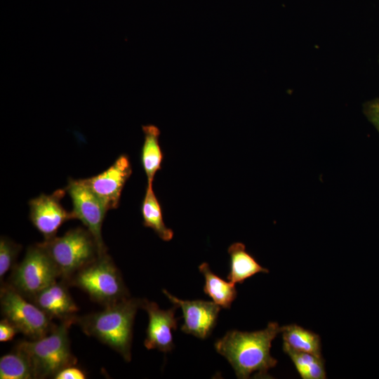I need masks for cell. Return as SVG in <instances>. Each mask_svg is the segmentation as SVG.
Returning <instances> with one entry per match:
<instances>
[{
	"mask_svg": "<svg viewBox=\"0 0 379 379\" xmlns=\"http://www.w3.org/2000/svg\"><path fill=\"white\" fill-rule=\"evenodd\" d=\"M292 360L296 370L302 379H324L326 374L322 357L293 351L284 350Z\"/></svg>",
	"mask_w": 379,
	"mask_h": 379,
	"instance_id": "obj_20",
	"label": "cell"
},
{
	"mask_svg": "<svg viewBox=\"0 0 379 379\" xmlns=\"http://www.w3.org/2000/svg\"><path fill=\"white\" fill-rule=\"evenodd\" d=\"M144 142L141 149V164L147 183H153L154 176L161 168L163 153L159 145L160 131L152 124L142 126Z\"/></svg>",
	"mask_w": 379,
	"mask_h": 379,
	"instance_id": "obj_15",
	"label": "cell"
},
{
	"mask_svg": "<svg viewBox=\"0 0 379 379\" xmlns=\"http://www.w3.org/2000/svg\"><path fill=\"white\" fill-rule=\"evenodd\" d=\"M142 301L128 297L105 306L102 311L77 317L76 324L86 335L107 345L128 362L131 359L134 319Z\"/></svg>",
	"mask_w": 379,
	"mask_h": 379,
	"instance_id": "obj_2",
	"label": "cell"
},
{
	"mask_svg": "<svg viewBox=\"0 0 379 379\" xmlns=\"http://www.w3.org/2000/svg\"><path fill=\"white\" fill-rule=\"evenodd\" d=\"M1 379H32L34 374L27 354L15 345L14 349L0 358Z\"/></svg>",
	"mask_w": 379,
	"mask_h": 379,
	"instance_id": "obj_19",
	"label": "cell"
},
{
	"mask_svg": "<svg viewBox=\"0 0 379 379\" xmlns=\"http://www.w3.org/2000/svg\"><path fill=\"white\" fill-rule=\"evenodd\" d=\"M60 278L57 267L40 243L28 247L24 258L11 270L8 284L31 300Z\"/></svg>",
	"mask_w": 379,
	"mask_h": 379,
	"instance_id": "obj_6",
	"label": "cell"
},
{
	"mask_svg": "<svg viewBox=\"0 0 379 379\" xmlns=\"http://www.w3.org/2000/svg\"><path fill=\"white\" fill-rule=\"evenodd\" d=\"M281 331V327L276 322L254 332L229 331L214 345L231 364L238 378H248L253 373L267 378L268 371L277 363L271 356L270 349L272 340Z\"/></svg>",
	"mask_w": 379,
	"mask_h": 379,
	"instance_id": "obj_1",
	"label": "cell"
},
{
	"mask_svg": "<svg viewBox=\"0 0 379 379\" xmlns=\"http://www.w3.org/2000/svg\"><path fill=\"white\" fill-rule=\"evenodd\" d=\"M22 248L21 245L9 238L1 236L0 239V279L16 265L15 261Z\"/></svg>",
	"mask_w": 379,
	"mask_h": 379,
	"instance_id": "obj_21",
	"label": "cell"
},
{
	"mask_svg": "<svg viewBox=\"0 0 379 379\" xmlns=\"http://www.w3.org/2000/svg\"><path fill=\"white\" fill-rule=\"evenodd\" d=\"M163 293L170 301L182 311L184 324L181 331L200 339L207 338L214 328L220 310V307L214 302L203 300H180L169 293Z\"/></svg>",
	"mask_w": 379,
	"mask_h": 379,
	"instance_id": "obj_11",
	"label": "cell"
},
{
	"mask_svg": "<svg viewBox=\"0 0 379 379\" xmlns=\"http://www.w3.org/2000/svg\"><path fill=\"white\" fill-rule=\"evenodd\" d=\"M19 331L16 326L7 319L4 318L0 321V341L11 340Z\"/></svg>",
	"mask_w": 379,
	"mask_h": 379,
	"instance_id": "obj_23",
	"label": "cell"
},
{
	"mask_svg": "<svg viewBox=\"0 0 379 379\" xmlns=\"http://www.w3.org/2000/svg\"><path fill=\"white\" fill-rule=\"evenodd\" d=\"M199 270L205 278L204 293L220 307L230 309L237 297L235 284L226 281L214 274L206 262L201 264Z\"/></svg>",
	"mask_w": 379,
	"mask_h": 379,
	"instance_id": "obj_18",
	"label": "cell"
},
{
	"mask_svg": "<svg viewBox=\"0 0 379 379\" xmlns=\"http://www.w3.org/2000/svg\"><path fill=\"white\" fill-rule=\"evenodd\" d=\"M66 192L65 189H59L51 194H41L29 201L30 221L44 240L55 237L64 222L74 219L72 211H67L61 204Z\"/></svg>",
	"mask_w": 379,
	"mask_h": 379,
	"instance_id": "obj_9",
	"label": "cell"
},
{
	"mask_svg": "<svg viewBox=\"0 0 379 379\" xmlns=\"http://www.w3.org/2000/svg\"><path fill=\"white\" fill-rule=\"evenodd\" d=\"M230 256V270L227 276L230 281L243 283L246 279L257 273H268L267 268L262 267L256 260L246 250L243 243L235 242L228 248Z\"/></svg>",
	"mask_w": 379,
	"mask_h": 379,
	"instance_id": "obj_14",
	"label": "cell"
},
{
	"mask_svg": "<svg viewBox=\"0 0 379 379\" xmlns=\"http://www.w3.org/2000/svg\"><path fill=\"white\" fill-rule=\"evenodd\" d=\"M68 285L79 288L104 307L129 297L121 272L107 253L77 272Z\"/></svg>",
	"mask_w": 379,
	"mask_h": 379,
	"instance_id": "obj_5",
	"label": "cell"
},
{
	"mask_svg": "<svg viewBox=\"0 0 379 379\" xmlns=\"http://www.w3.org/2000/svg\"><path fill=\"white\" fill-rule=\"evenodd\" d=\"M63 281H56L45 288L30 300L50 318L60 321L76 315L79 307L71 296L68 286Z\"/></svg>",
	"mask_w": 379,
	"mask_h": 379,
	"instance_id": "obj_13",
	"label": "cell"
},
{
	"mask_svg": "<svg viewBox=\"0 0 379 379\" xmlns=\"http://www.w3.org/2000/svg\"><path fill=\"white\" fill-rule=\"evenodd\" d=\"M77 316L65 319L51 331L36 340H21L16 345L27 354L34 378H54L62 369L76 365L77 357L71 350L69 330L76 324Z\"/></svg>",
	"mask_w": 379,
	"mask_h": 379,
	"instance_id": "obj_3",
	"label": "cell"
},
{
	"mask_svg": "<svg viewBox=\"0 0 379 379\" xmlns=\"http://www.w3.org/2000/svg\"><path fill=\"white\" fill-rule=\"evenodd\" d=\"M364 113L379 133V98L366 102L364 105Z\"/></svg>",
	"mask_w": 379,
	"mask_h": 379,
	"instance_id": "obj_22",
	"label": "cell"
},
{
	"mask_svg": "<svg viewBox=\"0 0 379 379\" xmlns=\"http://www.w3.org/2000/svg\"><path fill=\"white\" fill-rule=\"evenodd\" d=\"M131 173L128 157L121 154L105 171L82 180L109 211L118 207L123 188Z\"/></svg>",
	"mask_w": 379,
	"mask_h": 379,
	"instance_id": "obj_10",
	"label": "cell"
},
{
	"mask_svg": "<svg viewBox=\"0 0 379 379\" xmlns=\"http://www.w3.org/2000/svg\"><path fill=\"white\" fill-rule=\"evenodd\" d=\"M53 260L62 281L69 279L100 254L93 234L82 227L68 230L61 237H54L40 243Z\"/></svg>",
	"mask_w": 379,
	"mask_h": 379,
	"instance_id": "obj_4",
	"label": "cell"
},
{
	"mask_svg": "<svg viewBox=\"0 0 379 379\" xmlns=\"http://www.w3.org/2000/svg\"><path fill=\"white\" fill-rule=\"evenodd\" d=\"M86 375L83 370L75 365L67 366L60 371L54 379H84Z\"/></svg>",
	"mask_w": 379,
	"mask_h": 379,
	"instance_id": "obj_24",
	"label": "cell"
},
{
	"mask_svg": "<svg viewBox=\"0 0 379 379\" xmlns=\"http://www.w3.org/2000/svg\"><path fill=\"white\" fill-rule=\"evenodd\" d=\"M65 189L72 199L74 218L81 220L93 234L100 254L107 253L102 237V225L108 210L82 179L69 178Z\"/></svg>",
	"mask_w": 379,
	"mask_h": 379,
	"instance_id": "obj_8",
	"label": "cell"
},
{
	"mask_svg": "<svg viewBox=\"0 0 379 379\" xmlns=\"http://www.w3.org/2000/svg\"><path fill=\"white\" fill-rule=\"evenodd\" d=\"M0 305L4 318L31 340L44 337L55 325L44 312L8 282L1 286Z\"/></svg>",
	"mask_w": 379,
	"mask_h": 379,
	"instance_id": "obj_7",
	"label": "cell"
},
{
	"mask_svg": "<svg viewBox=\"0 0 379 379\" xmlns=\"http://www.w3.org/2000/svg\"><path fill=\"white\" fill-rule=\"evenodd\" d=\"M141 307L147 312L149 317L144 341L145 347L163 352L171 351L174 346L173 331L176 330L178 320L175 317L178 307L174 305L168 310H162L156 302L142 299Z\"/></svg>",
	"mask_w": 379,
	"mask_h": 379,
	"instance_id": "obj_12",
	"label": "cell"
},
{
	"mask_svg": "<svg viewBox=\"0 0 379 379\" xmlns=\"http://www.w3.org/2000/svg\"><path fill=\"white\" fill-rule=\"evenodd\" d=\"M283 350L306 352L321 357L320 336L304 328L290 324L281 327Z\"/></svg>",
	"mask_w": 379,
	"mask_h": 379,
	"instance_id": "obj_16",
	"label": "cell"
},
{
	"mask_svg": "<svg viewBox=\"0 0 379 379\" xmlns=\"http://www.w3.org/2000/svg\"><path fill=\"white\" fill-rule=\"evenodd\" d=\"M141 213L145 227L151 228L163 241H168L173 239V232L164 222L161 206L152 183H147L141 205Z\"/></svg>",
	"mask_w": 379,
	"mask_h": 379,
	"instance_id": "obj_17",
	"label": "cell"
}]
</instances>
